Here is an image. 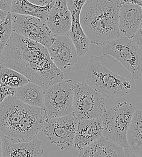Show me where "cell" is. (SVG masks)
I'll use <instances>...</instances> for the list:
<instances>
[{"label":"cell","mask_w":142,"mask_h":157,"mask_svg":"<svg viewBox=\"0 0 142 157\" xmlns=\"http://www.w3.org/2000/svg\"><path fill=\"white\" fill-rule=\"evenodd\" d=\"M33 4L40 6H47L54 5L56 0H29Z\"/></svg>","instance_id":"d4e9b609"},{"label":"cell","mask_w":142,"mask_h":157,"mask_svg":"<svg viewBox=\"0 0 142 157\" xmlns=\"http://www.w3.org/2000/svg\"><path fill=\"white\" fill-rule=\"evenodd\" d=\"M78 120L73 114L50 119H45L42 132L51 143L61 150L73 146Z\"/></svg>","instance_id":"30bf717a"},{"label":"cell","mask_w":142,"mask_h":157,"mask_svg":"<svg viewBox=\"0 0 142 157\" xmlns=\"http://www.w3.org/2000/svg\"><path fill=\"white\" fill-rule=\"evenodd\" d=\"M120 1H122V0H120Z\"/></svg>","instance_id":"1f68e13d"},{"label":"cell","mask_w":142,"mask_h":157,"mask_svg":"<svg viewBox=\"0 0 142 157\" xmlns=\"http://www.w3.org/2000/svg\"><path fill=\"white\" fill-rule=\"evenodd\" d=\"M121 3H131L137 5L142 8V0H122Z\"/></svg>","instance_id":"f1b7e54d"},{"label":"cell","mask_w":142,"mask_h":157,"mask_svg":"<svg viewBox=\"0 0 142 157\" xmlns=\"http://www.w3.org/2000/svg\"><path fill=\"white\" fill-rule=\"evenodd\" d=\"M0 81L12 88H17L30 82L20 73L9 68H0Z\"/></svg>","instance_id":"44dd1931"},{"label":"cell","mask_w":142,"mask_h":157,"mask_svg":"<svg viewBox=\"0 0 142 157\" xmlns=\"http://www.w3.org/2000/svg\"><path fill=\"white\" fill-rule=\"evenodd\" d=\"M13 32L37 42L48 48L53 44L55 35L45 21L39 18L11 13Z\"/></svg>","instance_id":"9c48e42d"},{"label":"cell","mask_w":142,"mask_h":157,"mask_svg":"<svg viewBox=\"0 0 142 157\" xmlns=\"http://www.w3.org/2000/svg\"><path fill=\"white\" fill-rule=\"evenodd\" d=\"M75 84L71 79L62 80L45 90L42 110L45 119L61 117L73 113Z\"/></svg>","instance_id":"52a82bcc"},{"label":"cell","mask_w":142,"mask_h":157,"mask_svg":"<svg viewBox=\"0 0 142 157\" xmlns=\"http://www.w3.org/2000/svg\"><path fill=\"white\" fill-rule=\"evenodd\" d=\"M12 0H0V9L10 12Z\"/></svg>","instance_id":"484cf974"},{"label":"cell","mask_w":142,"mask_h":157,"mask_svg":"<svg viewBox=\"0 0 142 157\" xmlns=\"http://www.w3.org/2000/svg\"><path fill=\"white\" fill-rule=\"evenodd\" d=\"M44 120L42 108L27 105L14 96L0 103V134L11 141H28L37 137Z\"/></svg>","instance_id":"7a4b0ae2"},{"label":"cell","mask_w":142,"mask_h":157,"mask_svg":"<svg viewBox=\"0 0 142 157\" xmlns=\"http://www.w3.org/2000/svg\"><path fill=\"white\" fill-rule=\"evenodd\" d=\"M101 118L79 120L73 147L79 151L103 136Z\"/></svg>","instance_id":"4fadbf2b"},{"label":"cell","mask_w":142,"mask_h":157,"mask_svg":"<svg viewBox=\"0 0 142 157\" xmlns=\"http://www.w3.org/2000/svg\"><path fill=\"white\" fill-rule=\"evenodd\" d=\"M53 6H40L33 4L29 0H12L10 13L35 17L45 21Z\"/></svg>","instance_id":"d6986e66"},{"label":"cell","mask_w":142,"mask_h":157,"mask_svg":"<svg viewBox=\"0 0 142 157\" xmlns=\"http://www.w3.org/2000/svg\"><path fill=\"white\" fill-rule=\"evenodd\" d=\"M2 136L0 134V157H2Z\"/></svg>","instance_id":"4dcf8cb0"},{"label":"cell","mask_w":142,"mask_h":157,"mask_svg":"<svg viewBox=\"0 0 142 157\" xmlns=\"http://www.w3.org/2000/svg\"><path fill=\"white\" fill-rule=\"evenodd\" d=\"M45 22L55 36L68 35L71 23V14L67 7V0H56Z\"/></svg>","instance_id":"7c38bea8"},{"label":"cell","mask_w":142,"mask_h":157,"mask_svg":"<svg viewBox=\"0 0 142 157\" xmlns=\"http://www.w3.org/2000/svg\"><path fill=\"white\" fill-rule=\"evenodd\" d=\"M125 150L102 136L81 150L78 157H123Z\"/></svg>","instance_id":"2e32d148"},{"label":"cell","mask_w":142,"mask_h":157,"mask_svg":"<svg viewBox=\"0 0 142 157\" xmlns=\"http://www.w3.org/2000/svg\"><path fill=\"white\" fill-rule=\"evenodd\" d=\"M142 22V8L131 3H122L119 26L123 36L132 39Z\"/></svg>","instance_id":"9a60e30c"},{"label":"cell","mask_w":142,"mask_h":157,"mask_svg":"<svg viewBox=\"0 0 142 157\" xmlns=\"http://www.w3.org/2000/svg\"><path fill=\"white\" fill-rule=\"evenodd\" d=\"M45 90L41 86L30 82L24 86L16 88L14 96L27 105L42 108Z\"/></svg>","instance_id":"e0dca14e"},{"label":"cell","mask_w":142,"mask_h":157,"mask_svg":"<svg viewBox=\"0 0 142 157\" xmlns=\"http://www.w3.org/2000/svg\"><path fill=\"white\" fill-rule=\"evenodd\" d=\"M2 157H42L44 150L42 141L37 137L28 141H13L3 137Z\"/></svg>","instance_id":"5bb4252c"},{"label":"cell","mask_w":142,"mask_h":157,"mask_svg":"<svg viewBox=\"0 0 142 157\" xmlns=\"http://www.w3.org/2000/svg\"><path fill=\"white\" fill-rule=\"evenodd\" d=\"M10 13V12H7L6 11L0 9V25L6 21Z\"/></svg>","instance_id":"83f0119b"},{"label":"cell","mask_w":142,"mask_h":157,"mask_svg":"<svg viewBox=\"0 0 142 157\" xmlns=\"http://www.w3.org/2000/svg\"><path fill=\"white\" fill-rule=\"evenodd\" d=\"M0 67L17 71L44 90L64 78L47 47L13 32L0 55Z\"/></svg>","instance_id":"6da1fadb"},{"label":"cell","mask_w":142,"mask_h":157,"mask_svg":"<svg viewBox=\"0 0 142 157\" xmlns=\"http://www.w3.org/2000/svg\"><path fill=\"white\" fill-rule=\"evenodd\" d=\"M102 53L121 63L134 80L142 75V50L132 39L120 35L102 47Z\"/></svg>","instance_id":"8992f818"},{"label":"cell","mask_w":142,"mask_h":157,"mask_svg":"<svg viewBox=\"0 0 142 157\" xmlns=\"http://www.w3.org/2000/svg\"><path fill=\"white\" fill-rule=\"evenodd\" d=\"M120 0H87L80 15L82 28L90 44L103 47L121 35Z\"/></svg>","instance_id":"3957f363"},{"label":"cell","mask_w":142,"mask_h":157,"mask_svg":"<svg viewBox=\"0 0 142 157\" xmlns=\"http://www.w3.org/2000/svg\"><path fill=\"white\" fill-rule=\"evenodd\" d=\"M136 109L129 102H119L106 109L102 116L103 137L129 150L126 134Z\"/></svg>","instance_id":"5b68a950"},{"label":"cell","mask_w":142,"mask_h":157,"mask_svg":"<svg viewBox=\"0 0 142 157\" xmlns=\"http://www.w3.org/2000/svg\"><path fill=\"white\" fill-rule=\"evenodd\" d=\"M0 68H1V67H0Z\"/></svg>","instance_id":"d6a6232c"},{"label":"cell","mask_w":142,"mask_h":157,"mask_svg":"<svg viewBox=\"0 0 142 157\" xmlns=\"http://www.w3.org/2000/svg\"><path fill=\"white\" fill-rule=\"evenodd\" d=\"M68 36L76 48L78 56H83L90 50V42L82 28L80 20L72 19Z\"/></svg>","instance_id":"ffe728a7"},{"label":"cell","mask_w":142,"mask_h":157,"mask_svg":"<svg viewBox=\"0 0 142 157\" xmlns=\"http://www.w3.org/2000/svg\"><path fill=\"white\" fill-rule=\"evenodd\" d=\"M132 40L138 45L142 46V22Z\"/></svg>","instance_id":"4316f807"},{"label":"cell","mask_w":142,"mask_h":157,"mask_svg":"<svg viewBox=\"0 0 142 157\" xmlns=\"http://www.w3.org/2000/svg\"><path fill=\"white\" fill-rule=\"evenodd\" d=\"M87 0H67V4L72 19L80 20L82 10Z\"/></svg>","instance_id":"603a6c76"},{"label":"cell","mask_w":142,"mask_h":157,"mask_svg":"<svg viewBox=\"0 0 142 157\" xmlns=\"http://www.w3.org/2000/svg\"><path fill=\"white\" fill-rule=\"evenodd\" d=\"M86 83L103 97L116 98L128 95L136 88L134 80L116 73L103 63L102 56L92 55L85 71Z\"/></svg>","instance_id":"277c9868"},{"label":"cell","mask_w":142,"mask_h":157,"mask_svg":"<svg viewBox=\"0 0 142 157\" xmlns=\"http://www.w3.org/2000/svg\"><path fill=\"white\" fill-rule=\"evenodd\" d=\"M123 157H142L140 156H138L136 154H134V153H132L131 151H130L129 150H125V154Z\"/></svg>","instance_id":"f546056e"},{"label":"cell","mask_w":142,"mask_h":157,"mask_svg":"<svg viewBox=\"0 0 142 157\" xmlns=\"http://www.w3.org/2000/svg\"><path fill=\"white\" fill-rule=\"evenodd\" d=\"M129 150L142 157V110L136 111L126 134Z\"/></svg>","instance_id":"ac0fdd59"},{"label":"cell","mask_w":142,"mask_h":157,"mask_svg":"<svg viewBox=\"0 0 142 157\" xmlns=\"http://www.w3.org/2000/svg\"><path fill=\"white\" fill-rule=\"evenodd\" d=\"M12 33V15L10 13L6 21L0 25V55L3 52Z\"/></svg>","instance_id":"7402d4cb"},{"label":"cell","mask_w":142,"mask_h":157,"mask_svg":"<svg viewBox=\"0 0 142 157\" xmlns=\"http://www.w3.org/2000/svg\"><path fill=\"white\" fill-rule=\"evenodd\" d=\"M106 110L102 94L85 82L75 84L72 114L78 121L101 118Z\"/></svg>","instance_id":"ba28073f"},{"label":"cell","mask_w":142,"mask_h":157,"mask_svg":"<svg viewBox=\"0 0 142 157\" xmlns=\"http://www.w3.org/2000/svg\"><path fill=\"white\" fill-rule=\"evenodd\" d=\"M48 50L52 60L63 73H68L71 71L79 57L76 48L68 35L56 36Z\"/></svg>","instance_id":"8fae6325"},{"label":"cell","mask_w":142,"mask_h":157,"mask_svg":"<svg viewBox=\"0 0 142 157\" xmlns=\"http://www.w3.org/2000/svg\"><path fill=\"white\" fill-rule=\"evenodd\" d=\"M16 88L9 86L0 81V103L10 96H14Z\"/></svg>","instance_id":"cb8c5ba5"}]
</instances>
